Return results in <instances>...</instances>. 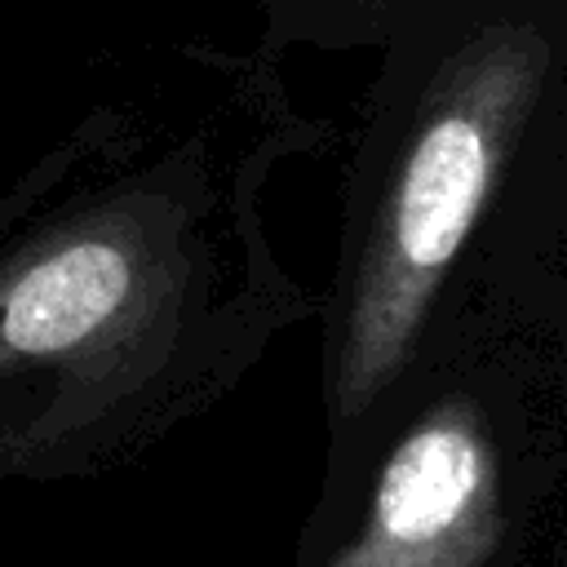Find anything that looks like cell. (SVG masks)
<instances>
[{
	"mask_svg": "<svg viewBox=\"0 0 567 567\" xmlns=\"http://www.w3.org/2000/svg\"><path fill=\"white\" fill-rule=\"evenodd\" d=\"M66 173L71 146L0 199V483L128 465L213 408L284 315L213 266L204 173Z\"/></svg>",
	"mask_w": 567,
	"mask_h": 567,
	"instance_id": "6da1fadb",
	"label": "cell"
},
{
	"mask_svg": "<svg viewBox=\"0 0 567 567\" xmlns=\"http://www.w3.org/2000/svg\"><path fill=\"white\" fill-rule=\"evenodd\" d=\"M288 567H567V346L496 297L439 310L328 434Z\"/></svg>",
	"mask_w": 567,
	"mask_h": 567,
	"instance_id": "7a4b0ae2",
	"label": "cell"
},
{
	"mask_svg": "<svg viewBox=\"0 0 567 567\" xmlns=\"http://www.w3.org/2000/svg\"><path fill=\"white\" fill-rule=\"evenodd\" d=\"M554 40L518 13H474L394 75L354 168L323 315V421L354 425L425 346L456 261L545 97Z\"/></svg>",
	"mask_w": 567,
	"mask_h": 567,
	"instance_id": "3957f363",
	"label": "cell"
},
{
	"mask_svg": "<svg viewBox=\"0 0 567 567\" xmlns=\"http://www.w3.org/2000/svg\"><path fill=\"white\" fill-rule=\"evenodd\" d=\"M567 182V177H563ZM536 213H545V226H567V195L563 199H540L536 204ZM536 248H545V252H558L563 261H567V239H554V244H536ZM496 297V292H492ZM501 306H509L514 315H523L527 323H536V328H545L549 337H558L563 346H567V266H558V270H549V275H540V279H532V284H523V288H514V292H505V297H496Z\"/></svg>",
	"mask_w": 567,
	"mask_h": 567,
	"instance_id": "277c9868",
	"label": "cell"
}]
</instances>
